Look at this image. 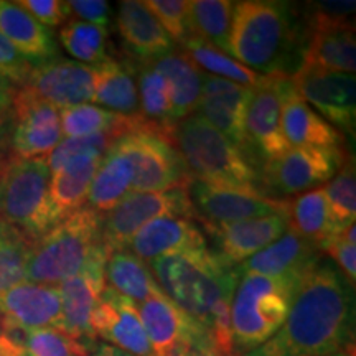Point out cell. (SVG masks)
Here are the masks:
<instances>
[{"label": "cell", "instance_id": "b9f144b4", "mask_svg": "<svg viewBox=\"0 0 356 356\" xmlns=\"http://www.w3.org/2000/svg\"><path fill=\"white\" fill-rule=\"evenodd\" d=\"M124 134L127 132L119 131V129H111V131L97 132L86 137L63 139L47 157L50 172L58 170V168L65 165L68 160L74 157H81V155H92V157L102 159L111 147L114 145V142L121 136H124Z\"/></svg>", "mask_w": 356, "mask_h": 356}, {"label": "cell", "instance_id": "4dcf8cb0", "mask_svg": "<svg viewBox=\"0 0 356 356\" xmlns=\"http://www.w3.org/2000/svg\"><path fill=\"white\" fill-rule=\"evenodd\" d=\"M134 170L131 160L115 144L101 159L89 188L86 207L101 213H108L121 200L131 193Z\"/></svg>", "mask_w": 356, "mask_h": 356}, {"label": "cell", "instance_id": "f907efd6", "mask_svg": "<svg viewBox=\"0 0 356 356\" xmlns=\"http://www.w3.org/2000/svg\"><path fill=\"white\" fill-rule=\"evenodd\" d=\"M173 356H222L213 345H200V346H190L178 351Z\"/></svg>", "mask_w": 356, "mask_h": 356}, {"label": "cell", "instance_id": "484cf974", "mask_svg": "<svg viewBox=\"0 0 356 356\" xmlns=\"http://www.w3.org/2000/svg\"><path fill=\"white\" fill-rule=\"evenodd\" d=\"M0 33L32 66L55 60L60 53L51 30L15 2L0 0Z\"/></svg>", "mask_w": 356, "mask_h": 356}, {"label": "cell", "instance_id": "8992f818", "mask_svg": "<svg viewBox=\"0 0 356 356\" xmlns=\"http://www.w3.org/2000/svg\"><path fill=\"white\" fill-rule=\"evenodd\" d=\"M300 279L244 274L231 304L233 345L239 353L259 348L286 322Z\"/></svg>", "mask_w": 356, "mask_h": 356}, {"label": "cell", "instance_id": "d590c367", "mask_svg": "<svg viewBox=\"0 0 356 356\" xmlns=\"http://www.w3.org/2000/svg\"><path fill=\"white\" fill-rule=\"evenodd\" d=\"M181 48H184L185 55L198 66L200 71H208L207 74L228 79V81L239 84V86L257 89L269 78V74H259L246 68V66L238 63L234 58L225 55L195 35H190L186 42L181 44Z\"/></svg>", "mask_w": 356, "mask_h": 356}, {"label": "cell", "instance_id": "ee69618b", "mask_svg": "<svg viewBox=\"0 0 356 356\" xmlns=\"http://www.w3.org/2000/svg\"><path fill=\"white\" fill-rule=\"evenodd\" d=\"M15 3L47 29L61 26L68 22V6L61 0H17Z\"/></svg>", "mask_w": 356, "mask_h": 356}, {"label": "cell", "instance_id": "d6a6232c", "mask_svg": "<svg viewBox=\"0 0 356 356\" xmlns=\"http://www.w3.org/2000/svg\"><path fill=\"white\" fill-rule=\"evenodd\" d=\"M106 282L111 289L142 304V302L160 296L162 289L155 280L149 262L137 257L129 249L113 252L106 262Z\"/></svg>", "mask_w": 356, "mask_h": 356}, {"label": "cell", "instance_id": "9c48e42d", "mask_svg": "<svg viewBox=\"0 0 356 356\" xmlns=\"http://www.w3.org/2000/svg\"><path fill=\"white\" fill-rule=\"evenodd\" d=\"M131 160L134 178L131 191L149 193L186 186L191 178L172 140L152 129H137L115 140Z\"/></svg>", "mask_w": 356, "mask_h": 356}, {"label": "cell", "instance_id": "6da1fadb", "mask_svg": "<svg viewBox=\"0 0 356 356\" xmlns=\"http://www.w3.org/2000/svg\"><path fill=\"white\" fill-rule=\"evenodd\" d=\"M355 345V287L332 262L302 275L279 332L244 356H328Z\"/></svg>", "mask_w": 356, "mask_h": 356}, {"label": "cell", "instance_id": "d6986e66", "mask_svg": "<svg viewBox=\"0 0 356 356\" xmlns=\"http://www.w3.org/2000/svg\"><path fill=\"white\" fill-rule=\"evenodd\" d=\"M251 96L252 89L203 73L202 97H200L197 114L244 154H248L246 150H249L246 114Z\"/></svg>", "mask_w": 356, "mask_h": 356}, {"label": "cell", "instance_id": "7a4b0ae2", "mask_svg": "<svg viewBox=\"0 0 356 356\" xmlns=\"http://www.w3.org/2000/svg\"><path fill=\"white\" fill-rule=\"evenodd\" d=\"M305 17L291 2H234L229 56L259 74L292 76L302 65Z\"/></svg>", "mask_w": 356, "mask_h": 356}, {"label": "cell", "instance_id": "30bf717a", "mask_svg": "<svg viewBox=\"0 0 356 356\" xmlns=\"http://www.w3.org/2000/svg\"><path fill=\"white\" fill-rule=\"evenodd\" d=\"M346 157L341 147H291L266 162L261 172V190L270 195L297 197L320 188L340 170Z\"/></svg>", "mask_w": 356, "mask_h": 356}, {"label": "cell", "instance_id": "4316f807", "mask_svg": "<svg viewBox=\"0 0 356 356\" xmlns=\"http://www.w3.org/2000/svg\"><path fill=\"white\" fill-rule=\"evenodd\" d=\"M282 132L289 147H322L333 149L341 147L343 136L327 122L317 111L312 109L302 97L297 95L296 88L287 89L282 101Z\"/></svg>", "mask_w": 356, "mask_h": 356}, {"label": "cell", "instance_id": "d4e9b609", "mask_svg": "<svg viewBox=\"0 0 356 356\" xmlns=\"http://www.w3.org/2000/svg\"><path fill=\"white\" fill-rule=\"evenodd\" d=\"M118 30L126 50L140 63H154L175 50V43L140 0L119 3Z\"/></svg>", "mask_w": 356, "mask_h": 356}, {"label": "cell", "instance_id": "f1b7e54d", "mask_svg": "<svg viewBox=\"0 0 356 356\" xmlns=\"http://www.w3.org/2000/svg\"><path fill=\"white\" fill-rule=\"evenodd\" d=\"M165 78L170 95V119L173 126L197 114L202 97V76L198 66L181 53H170L152 63Z\"/></svg>", "mask_w": 356, "mask_h": 356}, {"label": "cell", "instance_id": "7402d4cb", "mask_svg": "<svg viewBox=\"0 0 356 356\" xmlns=\"http://www.w3.org/2000/svg\"><path fill=\"white\" fill-rule=\"evenodd\" d=\"M60 287L25 282L0 293V320L24 330L61 327Z\"/></svg>", "mask_w": 356, "mask_h": 356}, {"label": "cell", "instance_id": "ffe728a7", "mask_svg": "<svg viewBox=\"0 0 356 356\" xmlns=\"http://www.w3.org/2000/svg\"><path fill=\"white\" fill-rule=\"evenodd\" d=\"M109 254L102 248L81 273L65 280L61 292V327L68 335L84 340H96L91 327L92 310L106 289V262Z\"/></svg>", "mask_w": 356, "mask_h": 356}, {"label": "cell", "instance_id": "7bdbcfd3", "mask_svg": "<svg viewBox=\"0 0 356 356\" xmlns=\"http://www.w3.org/2000/svg\"><path fill=\"white\" fill-rule=\"evenodd\" d=\"M144 6L159 20L173 43L190 37V0H145Z\"/></svg>", "mask_w": 356, "mask_h": 356}, {"label": "cell", "instance_id": "52a82bcc", "mask_svg": "<svg viewBox=\"0 0 356 356\" xmlns=\"http://www.w3.org/2000/svg\"><path fill=\"white\" fill-rule=\"evenodd\" d=\"M47 157H8L0 175V220L38 239L56 225Z\"/></svg>", "mask_w": 356, "mask_h": 356}, {"label": "cell", "instance_id": "5b68a950", "mask_svg": "<svg viewBox=\"0 0 356 356\" xmlns=\"http://www.w3.org/2000/svg\"><path fill=\"white\" fill-rule=\"evenodd\" d=\"M104 215L89 207L63 218L43 236L35 239L25 279L29 282L58 287L84 266L102 248Z\"/></svg>", "mask_w": 356, "mask_h": 356}, {"label": "cell", "instance_id": "e0dca14e", "mask_svg": "<svg viewBox=\"0 0 356 356\" xmlns=\"http://www.w3.org/2000/svg\"><path fill=\"white\" fill-rule=\"evenodd\" d=\"M91 327L96 338L114 348L132 356H154L137 304L114 289L106 287L101 293L92 310Z\"/></svg>", "mask_w": 356, "mask_h": 356}, {"label": "cell", "instance_id": "4fadbf2b", "mask_svg": "<svg viewBox=\"0 0 356 356\" xmlns=\"http://www.w3.org/2000/svg\"><path fill=\"white\" fill-rule=\"evenodd\" d=\"M63 140L60 109L20 88L10 118V150L13 157L38 159L50 155Z\"/></svg>", "mask_w": 356, "mask_h": 356}, {"label": "cell", "instance_id": "3957f363", "mask_svg": "<svg viewBox=\"0 0 356 356\" xmlns=\"http://www.w3.org/2000/svg\"><path fill=\"white\" fill-rule=\"evenodd\" d=\"M162 292L208 330L218 299L238 286L241 275L210 249L181 252L149 262Z\"/></svg>", "mask_w": 356, "mask_h": 356}, {"label": "cell", "instance_id": "f546056e", "mask_svg": "<svg viewBox=\"0 0 356 356\" xmlns=\"http://www.w3.org/2000/svg\"><path fill=\"white\" fill-rule=\"evenodd\" d=\"M99 162V157L81 155L68 160L65 165L51 172L50 200L56 222L81 210L86 204L89 188Z\"/></svg>", "mask_w": 356, "mask_h": 356}, {"label": "cell", "instance_id": "c3c4849f", "mask_svg": "<svg viewBox=\"0 0 356 356\" xmlns=\"http://www.w3.org/2000/svg\"><path fill=\"white\" fill-rule=\"evenodd\" d=\"M15 84H13L10 79L0 74V122H8L12 118V108L13 101H15L17 96Z\"/></svg>", "mask_w": 356, "mask_h": 356}, {"label": "cell", "instance_id": "f35d334b", "mask_svg": "<svg viewBox=\"0 0 356 356\" xmlns=\"http://www.w3.org/2000/svg\"><path fill=\"white\" fill-rule=\"evenodd\" d=\"M109 32L104 26L68 20L60 29V42L78 63L95 66L108 58Z\"/></svg>", "mask_w": 356, "mask_h": 356}, {"label": "cell", "instance_id": "836d02e7", "mask_svg": "<svg viewBox=\"0 0 356 356\" xmlns=\"http://www.w3.org/2000/svg\"><path fill=\"white\" fill-rule=\"evenodd\" d=\"M136 68L137 92H139L140 118L159 132L172 140L175 126L170 119V95L165 78L152 63L134 65Z\"/></svg>", "mask_w": 356, "mask_h": 356}, {"label": "cell", "instance_id": "44dd1931", "mask_svg": "<svg viewBox=\"0 0 356 356\" xmlns=\"http://www.w3.org/2000/svg\"><path fill=\"white\" fill-rule=\"evenodd\" d=\"M216 244V254L226 266L236 267L273 244L289 229L286 215H269L229 225H207Z\"/></svg>", "mask_w": 356, "mask_h": 356}, {"label": "cell", "instance_id": "cb8c5ba5", "mask_svg": "<svg viewBox=\"0 0 356 356\" xmlns=\"http://www.w3.org/2000/svg\"><path fill=\"white\" fill-rule=\"evenodd\" d=\"M129 251L145 262L207 249L202 228L191 218H157L147 222L129 243Z\"/></svg>", "mask_w": 356, "mask_h": 356}, {"label": "cell", "instance_id": "74e56055", "mask_svg": "<svg viewBox=\"0 0 356 356\" xmlns=\"http://www.w3.org/2000/svg\"><path fill=\"white\" fill-rule=\"evenodd\" d=\"M32 246L33 239L30 236L0 220V293L25 282Z\"/></svg>", "mask_w": 356, "mask_h": 356}, {"label": "cell", "instance_id": "ac0fdd59", "mask_svg": "<svg viewBox=\"0 0 356 356\" xmlns=\"http://www.w3.org/2000/svg\"><path fill=\"white\" fill-rule=\"evenodd\" d=\"M22 88L58 109L73 108L92 101L95 73L89 65L55 58L33 66Z\"/></svg>", "mask_w": 356, "mask_h": 356}, {"label": "cell", "instance_id": "7c38bea8", "mask_svg": "<svg viewBox=\"0 0 356 356\" xmlns=\"http://www.w3.org/2000/svg\"><path fill=\"white\" fill-rule=\"evenodd\" d=\"M297 95L312 109H317L327 122L338 131L355 136L356 129V81L355 74L299 68L291 76Z\"/></svg>", "mask_w": 356, "mask_h": 356}, {"label": "cell", "instance_id": "9f6ffc18", "mask_svg": "<svg viewBox=\"0 0 356 356\" xmlns=\"http://www.w3.org/2000/svg\"><path fill=\"white\" fill-rule=\"evenodd\" d=\"M2 172H3V170H2ZM2 172H0V175H2Z\"/></svg>", "mask_w": 356, "mask_h": 356}, {"label": "cell", "instance_id": "ba28073f", "mask_svg": "<svg viewBox=\"0 0 356 356\" xmlns=\"http://www.w3.org/2000/svg\"><path fill=\"white\" fill-rule=\"evenodd\" d=\"M193 218L197 216L191 204L188 188L149 193H127L102 220V246L111 256L113 252L129 248L131 239L144 228L147 222L157 218Z\"/></svg>", "mask_w": 356, "mask_h": 356}, {"label": "cell", "instance_id": "1f68e13d", "mask_svg": "<svg viewBox=\"0 0 356 356\" xmlns=\"http://www.w3.org/2000/svg\"><path fill=\"white\" fill-rule=\"evenodd\" d=\"M286 218L289 228L318 249L323 243L340 233L332 220L322 186L286 202Z\"/></svg>", "mask_w": 356, "mask_h": 356}, {"label": "cell", "instance_id": "8fae6325", "mask_svg": "<svg viewBox=\"0 0 356 356\" xmlns=\"http://www.w3.org/2000/svg\"><path fill=\"white\" fill-rule=\"evenodd\" d=\"M305 43L300 68L355 74V20L328 15L314 3L307 7Z\"/></svg>", "mask_w": 356, "mask_h": 356}, {"label": "cell", "instance_id": "5bb4252c", "mask_svg": "<svg viewBox=\"0 0 356 356\" xmlns=\"http://www.w3.org/2000/svg\"><path fill=\"white\" fill-rule=\"evenodd\" d=\"M188 195L203 225H229L269 215H286V202L259 191L218 186L191 180Z\"/></svg>", "mask_w": 356, "mask_h": 356}, {"label": "cell", "instance_id": "bcb514c9", "mask_svg": "<svg viewBox=\"0 0 356 356\" xmlns=\"http://www.w3.org/2000/svg\"><path fill=\"white\" fill-rule=\"evenodd\" d=\"M32 68L33 66L0 33V74L10 79L13 84L24 86Z\"/></svg>", "mask_w": 356, "mask_h": 356}, {"label": "cell", "instance_id": "8d00e7d4", "mask_svg": "<svg viewBox=\"0 0 356 356\" xmlns=\"http://www.w3.org/2000/svg\"><path fill=\"white\" fill-rule=\"evenodd\" d=\"M234 2L229 0H191L190 35L204 40L229 56V33Z\"/></svg>", "mask_w": 356, "mask_h": 356}, {"label": "cell", "instance_id": "60d3db41", "mask_svg": "<svg viewBox=\"0 0 356 356\" xmlns=\"http://www.w3.org/2000/svg\"><path fill=\"white\" fill-rule=\"evenodd\" d=\"M96 340L74 338L58 328L26 330V356H89L96 348Z\"/></svg>", "mask_w": 356, "mask_h": 356}, {"label": "cell", "instance_id": "e575fe53", "mask_svg": "<svg viewBox=\"0 0 356 356\" xmlns=\"http://www.w3.org/2000/svg\"><path fill=\"white\" fill-rule=\"evenodd\" d=\"M60 121L65 139L92 136V134L111 131V129H119L124 132L152 129L142 118H127V115L115 114L113 111L92 104H79L60 109Z\"/></svg>", "mask_w": 356, "mask_h": 356}, {"label": "cell", "instance_id": "ab89813d", "mask_svg": "<svg viewBox=\"0 0 356 356\" xmlns=\"http://www.w3.org/2000/svg\"><path fill=\"white\" fill-rule=\"evenodd\" d=\"M333 222L338 229L355 225L356 218V173L353 155L346 157L343 165L322 186Z\"/></svg>", "mask_w": 356, "mask_h": 356}, {"label": "cell", "instance_id": "681fc988", "mask_svg": "<svg viewBox=\"0 0 356 356\" xmlns=\"http://www.w3.org/2000/svg\"><path fill=\"white\" fill-rule=\"evenodd\" d=\"M10 150V121L0 122V162L8 160Z\"/></svg>", "mask_w": 356, "mask_h": 356}, {"label": "cell", "instance_id": "83f0119b", "mask_svg": "<svg viewBox=\"0 0 356 356\" xmlns=\"http://www.w3.org/2000/svg\"><path fill=\"white\" fill-rule=\"evenodd\" d=\"M95 97L101 108L127 118H140L136 68L131 61L108 56L92 66Z\"/></svg>", "mask_w": 356, "mask_h": 356}, {"label": "cell", "instance_id": "277c9868", "mask_svg": "<svg viewBox=\"0 0 356 356\" xmlns=\"http://www.w3.org/2000/svg\"><path fill=\"white\" fill-rule=\"evenodd\" d=\"M172 142L191 180L249 191L261 190V173L246 154L198 114L177 124Z\"/></svg>", "mask_w": 356, "mask_h": 356}, {"label": "cell", "instance_id": "2e32d148", "mask_svg": "<svg viewBox=\"0 0 356 356\" xmlns=\"http://www.w3.org/2000/svg\"><path fill=\"white\" fill-rule=\"evenodd\" d=\"M292 86L291 76L269 74L261 88L252 89L246 114L248 149L269 162L291 149L282 132V101Z\"/></svg>", "mask_w": 356, "mask_h": 356}, {"label": "cell", "instance_id": "9a60e30c", "mask_svg": "<svg viewBox=\"0 0 356 356\" xmlns=\"http://www.w3.org/2000/svg\"><path fill=\"white\" fill-rule=\"evenodd\" d=\"M137 309L154 356H173L190 346L213 345L210 332L173 304L165 293L137 304Z\"/></svg>", "mask_w": 356, "mask_h": 356}, {"label": "cell", "instance_id": "11a10c76", "mask_svg": "<svg viewBox=\"0 0 356 356\" xmlns=\"http://www.w3.org/2000/svg\"><path fill=\"white\" fill-rule=\"evenodd\" d=\"M231 356H233V355H231ZM239 356H244V355H239Z\"/></svg>", "mask_w": 356, "mask_h": 356}, {"label": "cell", "instance_id": "816d5d0a", "mask_svg": "<svg viewBox=\"0 0 356 356\" xmlns=\"http://www.w3.org/2000/svg\"><path fill=\"white\" fill-rule=\"evenodd\" d=\"M89 356H132V355H129L126 351L119 348H114V346H111L108 343H97L96 348L92 350V353Z\"/></svg>", "mask_w": 356, "mask_h": 356}, {"label": "cell", "instance_id": "7dc6e473", "mask_svg": "<svg viewBox=\"0 0 356 356\" xmlns=\"http://www.w3.org/2000/svg\"><path fill=\"white\" fill-rule=\"evenodd\" d=\"M66 6L70 13H73L79 22L104 29L111 24V3L106 0H68Z\"/></svg>", "mask_w": 356, "mask_h": 356}, {"label": "cell", "instance_id": "f6af8a7d", "mask_svg": "<svg viewBox=\"0 0 356 356\" xmlns=\"http://www.w3.org/2000/svg\"><path fill=\"white\" fill-rule=\"evenodd\" d=\"M320 252H325L332 257V261L340 267V273L345 275L346 280L355 287L356 282V244L346 241V239L338 233L327 243L322 244Z\"/></svg>", "mask_w": 356, "mask_h": 356}, {"label": "cell", "instance_id": "f5cc1de1", "mask_svg": "<svg viewBox=\"0 0 356 356\" xmlns=\"http://www.w3.org/2000/svg\"><path fill=\"white\" fill-rule=\"evenodd\" d=\"M328 356H355V345L348 346V348H345L341 351H337V353H333V355H328Z\"/></svg>", "mask_w": 356, "mask_h": 356}, {"label": "cell", "instance_id": "603a6c76", "mask_svg": "<svg viewBox=\"0 0 356 356\" xmlns=\"http://www.w3.org/2000/svg\"><path fill=\"white\" fill-rule=\"evenodd\" d=\"M320 256L322 252L317 246L289 228L277 241L256 252L234 269L239 275L261 274L270 277L302 279V275L322 261Z\"/></svg>", "mask_w": 356, "mask_h": 356}, {"label": "cell", "instance_id": "db71d44e", "mask_svg": "<svg viewBox=\"0 0 356 356\" xmlns=\"http://www.w3.org/2000/svg\"><path fill=\"white\" fill-rule=\"evenodd\" d=\"M6 163H7V160H6V162H0V172L3 170V167H6Z\"/></svg>", "mask_w": 356, "mask_h": 356}]
</instances>
